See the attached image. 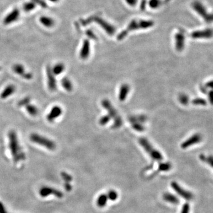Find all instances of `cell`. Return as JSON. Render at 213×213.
<instances>
[{
  "label": "cell",
  "instance_id": "3957f363",
  "mask_svg": "<svg viewBox=\"0 0 213 213\" xmlns=\"http://www.w3.org/2000/svg\"><path fill=\"white\" fill-rule=\"evenodd\" d=\"M191 7L193 10L200 16L205 23L208 24L213 23V12L207 10L205 6L199 1H194L191 4Z\"/></svg>",
  "mask_w": 213,
  "mask_h": 213
},
{
  "label": "cell",
  "instance_id": "cb8c5ba5",
  "mask_svg": "<svg viewBox=\"0 0 213 213\" xmlns=\"http://www.w3.org/2000/svg\"><path fill=\"white\" fill-rule=\"evenodd\" d=\"M65 69V65L63 63H58L52 68V72L55 75H59L63 72Z\"/></svg>",
  "mask_w": 213,
  "mask_h": 213
},
{
  "label": "cell",
  "instance_id": "7bdbcfd3",
  "mask_svg": "<svg viewBox=\"0 0 213 213\" xmlns=\"http://www.w3.org/2000/svg\"><path fill=\"white\" fill-rule=\"evenodd\" d=\"M205 87L207 88L213 90V80H211L205 84Z\"/></svg>",
  "mask_w": 213,
  "mask_h": 213
},
{
  "label": "cell",
  "instance_id": "52a82bcc",
  "mask_svg": "<svg viewBox=\"0 0 213 213\" xmlns=\"http://www.w3.org/2000/svg\"><path fill=\"white\" fill-rule=\"evenodd\" d=\"M102 105L108 112V116L110 118L114 120V123L112 126V128H118L122 126L123 121L120 116L118 115L117 111L113 107L111 103L107 100H104L102 101Z\"/></svg>",
  "mask_w": 213,
  "mask_h": 213
},
{
  "label": "cell",
  "instance_id": "bcb514c9",
  "mask_svg": "<svg viewBox=\"0 0 213 213\" xmlns=\"http://www.w3.org/2000/svg\"><path fill=\"white\" fill-rule=\"evenodd\" d=\"M49 1H50V2H58L59 0H49Z\"/></svg>",
  "mask_w": 213,
  "mask_h": 213
},
{
  "label": "cell",
  "instance_id": "5b68a950",
  "mask_svg": "<svg viewBox=\"0 0 213 213\" xmlns=\"http://www.w3.org/2000/svg\"><path fill=\"white\" fill-rule=\"evenodd\" d=\"M139 142L144 150L148 153L150 158L153 160L156 161H161L163 160L164 158L161 153L159 150L155 149L153 146L150 144V142L146 138L141 137L140 139H139Z\"/></svg>",
  "mask_w": 213,
  "mask_h": 213
},
{
  "label": "cell",
  "instance_id": "44dd1931",
  "mask_svg": "<svg viewBox=\"0 0 213 213\" xmlns=\"http://www.w3.org/2000/svg\"><path fill=\"white\" fill-rule=\"evenodd\" d=\"M61 85L63 88L68 92H71L73 89V84L71 80L67 77H64L61 80Z\"/></svg>",
  "mask_w": 213,
  "mask_h": 213
},
{
  "label": "cell",
  "instance_id": "8992f818",
  "mask_svg": "<svg viewBox=\"0 0 213 213\" xmlns=\"http://www.w3.org/2000/svg\"><path fill=\"white\" fill-rule=\"evenodd\" d=\"M30 139L33 143L41 146L48 150H54L56 148V145L54 141L40 134L32 133L30 136Z\"/></svg>",
  "mask_w": 213,
  "mask_h": 213
},
{
  "label": "cell",
  "instance_id": "4dcf8cb0",
  "mask_svg": "<svg viewBox=\"0 0 213 213\" xmlns=\"http://www.w3.org/2000/svg\"><path fill=\"white\" fill-rule=\"evenodd\" d=\"M178 100L179 102L183 105H187L189 103V98L186 94H181L179 95Z\"/></svg>",
  "mask_w": 213,
  "mask_h": 213
},
{
  "label": "cell",
  "instance_id": "603a6c76",
  "mask_svg": "<svg viewBox=\"0 0 213 213\" xmlns=\"http://www.w3.org/2000/svg\"><path fill=\"white\" fill-rule=\"evenodd\" d=\"M108 199L106 194H101L97 199V205L100 208H103L107 205Z\"/></svg>",
  "mask_w": 213,
  "mask_h": 213
},
{
  "label": "cell",
  "instance_id": "ab89813d",
  "mask_svg": "<svg viewBox=\"0 0 213 213\" xmlns=\"http://www.w3.org/2000/svg\"><path fill=\"white\" fill-rule=\"evenodd\" d=\"M208 101L210 103L213 105V90H210L208 93Z\"/></svg>",
  "mask_w": 213,
  "mask_h": 213
},
{
  "label": "cell",
  "instance_id": "ffe728a7",
  "mask_svg": "<svg viewBox=\"0 0 213 213\" xmlns=\"http://www.w3.org/2000/svg\"><path fill=\"white\" fill-rule=\"evenodd\" d=\"M40 22L43 26H44L46 27L50 28L54 26L55 22V20L48 16H41L39 18Z\"/></svg>",
  "mask_w": 213,
  "mask_h": 213
},
{
  "label": "cell",
  "instance_id": "f6af8a7d",
  "mask_svg": "<svg viewBox=\"0 0 213 213\" xmlns=\"http://www.w3.org/2000/svg\"><path fill=\"white\" fill-rule=\"evenodd\" d=\"M0 213H8L5 207L3 205V204L2 203L0 202Z\"/></svg>",
  "mask_w": 213,
  "mask_h": 213
},
{
  "label": "cell",
  "instance_id": "e0dca14e",
  "mask_svg": "<svg viewBox=\"0 0 213 213\" xmlns=\"http://www.w3.org/2000/svg\"><path fill=\"white\" fill-rule=\"evenodd\" d=\"M16 91V87L13 85L10 84L8 85V86L6 87L2 91L1 94L0 95V97L1 99H6L11 95L13 94Z\"/></svg>",
  "mask_w": 213,
  "mask_h": 213
},
{
  "label": "cell",
  "instance_id": "5bb4252c",
  "mask_svg": "<svg viewBox=\"0 0 213 213\" xmlns=\"http://www.w3.org/2000/svg\"><path fill=\"white\" fill-rule=\"evenodd\" d=\"M20 16V11L18 8L13 9L6 16L3 20L4 25H10L17 22Z\"/></svg>",
  "mask_w": 213,
  "mask_h": 213
},
{
  "label": "cell",
  "instance_id": "f1b7e54d",
  "mask_svg": "<svg viewBox=\"0 0 213 213\" xmlns=\"http://www.w3.org/2000/svg\"><path fill=\"white\" fill-rule=\"evenodd\" d=\"M107 196V198L108 199L114 201H116L118 198V193L115 190L111 189L108 192Z\"/></svg>",
  "mask_w": 213,
  "mask_h": 213
},
{
  "label": "cell",
  "instance_id": "277c9868",
  "mask_svg": "<svg viewBox=\"0 0 213 213\" xmlns=\"http://www.w3.org/2000/svg\"><path fill=\"white\" fill-rule=\"evenodd\" d=\"M81 22L83 26H87L92 22H95L100 26L103 28V30H104L110 36L114 35L116 32L114 27L99 16H91L85 20H82Z\"/></svg>",
  "mask_w": 213,
  "mask_h": 213
},
{
  "label": "cell",
  "instance_id": "30bf717a",
  "mask_svg": "<svg viewBox=\"0 0 213 213\" xmlns=\"http://www.w3.org/2000/svg\"><path fill=\"white\" fill-rule=\"evenodd\" d=\"M46 75L48 88L50 91L55 92L57 89V83L55 75L53 74L52 68L49 65H48L46 66Z\"/></svg>",
  "mask_w": 213,
  "mask_h": 213
},
{
  "label": "cell",
  "instance_id": "7c38bea8",
  "mask_svg": "<svg viewBox=\"0 0 213 213\" xmlns=\"http://www.w3.org/2000/svg\"><path fill=\"white\" fill-rule=\"evenodd\" d=\"M185 35L184 32L179 30L175 35V49L178 52H181L183 50L185 45Z\"/></svg>",
  "mask_w": 213,
  "mask_h": 213
},
{
  "label": "cell",
  "instance_id": "7a4b0ae2",
  "mask_svg": "<svg viewBox=\"0 0 213 213\" xmlns=\"http://www.w3.org/2000/svg\"><path fill=\"white\" fill-rule=\"evenodd\" d=\"M154 26V22L152 20H133L127 26L126 29L121 32L117 36V40L124 39L130 32L140 29H148Z\"/></svg>",
  "mask_w": 213,
  "mask_h": 213
},
{
  "label": "cell",
  "instance_id": "f546056e",
  "mask_svg": "<svg viewBox=\"0 0 213 213\" xmlns=\"http://www.w3.org/2000/svg\"><path fill=\"white\" fill-rule=\"evenodd\" d=\"M192 103L193 105H201V106H205L207 105V102L205 99L202 98H197L194 99L192 101Z\"/></svg>",
  "mask_w": 213,
  "mask_h": 213
},
{
  "label": "cell",
  "instance_id": "8fae6325",
  "mask_svg": "<svg viewBox=\"0 0 213 213\" xmlns=\"http://www.w3.org/2000/svg\"><path fill=\"white\" fill-rule=\"evenodd\" d=\"M203 140V137L201 134L199 133H195L190 136L185 141L183 142L181 145L182 149H186L189 148V147L195 145L199 143Z\"/></svg>",
  "mask_w": 213,
  "mask_h": 213
},
{
  "label": "cell",
  "instance_id": "8d00e7d4",
  "mask_svg": "<svg viewBox=\"0 0 213 213\" xmlns=\"http://www.w3.org/2000/svg\"><path fill=\"white\" fill-rule=\"evenodd\" d=\"M33 1L36 6L38 5L42 8H46L47 7V3L45 0H32Z\"/></svg>",
  "mask_w": 213,
  "mask_h": 213
},
{
  "label": "cell",
  "instance_id": "484cf974",
  "mask_svg": "<svg viewBox=\"0 0 213 213\" xmlns=\"http://www.w3.org/2000/svg\"><path fill=\"white\" fill-rule=\"evenodd\" d=\"M36 7V4L33 1L26 2L23 5V10L25 12L29 13L34 10Z\"/></svg>",
  "mask_w": 213,
  "mask_h": 213
},
{
  "label": "cell",
  "instance_id": "836d02e7",
  "mask_svg": "<svg viewBox=\"0 0 213 213\" xmlns=\"http://www.w3.org/2000/svg\"><path fill=\"white\" fill-rule=\"evenodd\" d=\"M132 127L134 128V130H136V131L138 132H143L144 130V127L140 123H137V122H134V123H132Z\"/></svg>",
  "mask_w": 213,
  "mask_h": 213
},
{
  "label": "cell",
  "instance_id": "f35d334b",
  "mask_svg": "<svg viewBox=\"0 0 213 213\" xmlns=\"http://www.w3.org/2000/svg\"><path fill=\"white\" fill-rule=\"evenodd\" d=\"M125 1L128 6L132 7L135 6L137 4L138 1V0H125Z\"/></svg>",
  "mask_w": 213,
  "mask_h": 213
},
{
  "label": "cell",
  "instance_id": "d590c367",
  "mask_svg": "<svg viewBox=\"0 0 213 213\" xmlns=\"http://www.w3.org/2000/svg\"><path fill=\"white\" fill-rule=\"evenodd\" d=\"M61 176L63 178V180L65 181V182H71L72 181V177L71 175L63 172L61 173Z\"/></svg>",
  "mask_w": 213,
  "mask_h": 213
},
{
  "label": "cell",
  "instance_id": "83f0119b",
  "mask_svg": "<svg viewBox=\"0 0 213 213\" xmlns=\"http://www.w3.org/2000/svg\"><path fill=\"white\" fill-rule=\"evenodd\" d=\"M172 168V165L169 162L160 163L158 166V170L162 172H168Z\"/></svg>",
  "mask_w": 213,
  "mask_h": 213
},
{
  "label": "cell",
  "instance_id": "b9f144b4",
  "mask_svg": "<svg viewBox=\"0 0 213 213\" xmlns=\"http://www.w3.org/2000/svg\"><path fill=\"white\" fill-rule=\"evenodd\" d=\"M86 34H87V35L88 36V37H89V38H91V39H92L93 40L97 39V37L95 36V35L94 34L93 32H91V31L88 30L87 33H86Z\"/></svg>",
  "mask_w": 213,
  "mask_h": 213
},
{
  "label": "cell",
  "instance_id": "9a60e30c",
  "mask_svg": "<svg viewBox=\"0 0 213 213\" xmlns=\"http://www.w3.org/2000/svg\"><path fill=\"white\" fill-rule=\"evenodd\" d=\"M62 109L61 107L55 105L52 108L50 112L48 113L46 116L47 121L50 123H52L62 114Z\"/></svg>",
  "mask_w": 213,
  "mask_h": 213
},
{
  "label": "cell",
  "instance_id": "4fadbf2b",
  "mask_svg": "<svg viewBox=\"0 0 213 213\" xmlns=\"http://www.w3.org/2000/svg\"><path fill=\"white\" fill-rule=\"evenodd\" d=\"M39 193L40 196L42 197H46L50 195H53L56 197L61 198L63 197V193L60 191L49 187H44L41 188L40 190Z\"/></svg>",
  "mask_w": 213,
  "mask_h": 213
},
{
  "label": "cell",
  "instance_id": "ac0fdd59",
  "mask_svg": "<svg viewBox=\"0 0 213 213\" xmlns=\"http://www.w3.org/2000/svg\"><path fill=\"white\" fill-rule=\"evenodd\" d=\"M130 86L127 84H124L121 86L118 94V98L120 101H124L126 99L127 97L130 92Z\"/></svg>",
  "mask_w": 213,
  "mask_h": 213
},
{
  "label": "cell",
  "instance_id": "4316f807",
  "mask_svg": "<svg viewBox=\"0 0 213 213\" xmlns=\"http://www.w3.org/2000/svg\"><path fill=\"white\" fill-rule=\"evenodd\" d=\"M199 158L201 161L203 162H205L208 165L210 166L212 168H213V155H208L205 156L204 155H200Z\"/></svg>",
  "mask_w": 213,
  "mask_h": 213
},
{
  "label": "cell",
  "instance_id": "1f68e13d",
  "mask_svg": "<svg viewBox=\"0 0 213 213\" xmlns=\"http://www.w3.org/2000/svg\"><path fill=\"white\" fill-rule=\"evenodd\" d=\"M30 101H31V98L29 97H24L23 99H22L21 100H20L18 102L17 105L19 107H24V106L26 107L28 104H30Z\"/></svg>",
  "mask_w": 213,
  "mask_h": 213
},
{
  "label": "cell",
  "instance_id": "7dc6e473",
  "mask_svg": "<svg viewBox=\"0 0 213 213\" xmlns=\"http://www.w3.org/2000/svg\"><path fill=\"white\" fill-rule=\"evenodd\" d=\"M170 1V0H166V1L168 2V1Z\"/></svg>",
  "mask_w": 213,
  "mask_h": 213
},
{
  "label": "cell",
  "instance_id": "d6986e66",
  "mask_svg": "<svg viewBox=\"0 0 213 213\" xmlns=\"http://www.w3.org/2000/svg\"><path fill=\"white\" fill-rule=\"evenodd\" d=\"M164 199L171 204L178 205L179 203V199L176 196H175L173 194L169 193V192H166L163 195Z\"/></svg>",
  "mask_w": 213,
  "mask_h": 213
},
{
  "label": "cell",
  "instance_id": "ee69618b",
  "mask_svg": "<svg viewBox=\"0 0 213 213\" xmlns=\"http://www.w3.org/2000/svg\"><path fill=\"white\" fill-rule=\"evenodd\" d=\"M64 187L66 189V191H67L68 192L71 191L72 189V185L70 184L69 182H65V185H64Z\"/></svg>",
  "mask_w": 213,
  "mask_h": 213
},
{
  "label": "cell",
  "instance_id": "ba28073f",
  "mask_svg": "<svg viewBox=\"0 0 213 213\" xmlns=\"http://www.w3.org/2000/svg\"><path fill=\"white\" fill-rule=\"evenodd\" d=\"M171 185L172 189L184 199L187 201H191L194 198V195L191 192L182 188L176 182H172Z\"/></svg>",
  "mask_w": 213,
  "mask_h": 213
},
{
  "label": "cell",
  "instance_id": "c3c4849f",
  "mask_svg": "<svg viewBox=\"0 0 213 213\" xmlns=\"http://www.w3.org/2000/svg\"><path fill=\"white\" fill-rule=\"evenodd\" d=\"M0 69H1V68H0Z\"/></svg>",
  "mask_w": 213,
  "mask_h": 213
},
{
  "label": "cell",
  "instance_id": "2e32d148",
  "mask_svg": "<svg viewBox=\"0 0 213 213\" xmlns=\"http://www.w3.org/2000/svg\"><path fill=\"white\" fill-rule=\"evenodd\" d=\"M90 53V43L88 40H84L81 47L79 56L81 59L85 60L88 59Z\"/></svg>",
  "mask_w": 213,
  "mask_h": 213
},
{
  "label": "cell",
  "instance_id": "9c48e42d",
  "mask_svg": "<svg viewBox=\"0 0 213 213\" xmlns=\"http://www.w3.org/2000/svg\"><path fill=\"white\" fill-rule=\"evenodd\" d=\"M191 37L193 39H210L213 37V29L207 28L192 32Z\"/></svg>",
  "mask_w": 213,
  "mask_h": 213
},
{
  "label": "cell",
  "instance_id": "60d3db41",
  "mask_svg": "<svg viewBox=\"0 0 213 213\" xmlns=\"http://www.w3.org/2000/svg\"><path fill=\"white\" fill-rule=\"evenodd\" d=\"M24 79H27V80H30L33 78V75L30 72H26L25 74L23 76Z\"/></svg>",
  "mask_w": 213,
  "mask_h": 213
},
{
  "label": "cell",
  "instance_id": "d6a6232c",
  "mask_svg": "<svg viewBox=\"0 0 213 213\" xmlns=\"http://www.w3.org/2000/svg\"><path fill=\"white\" fill-rule=\"evenodd\" d=\"M161 4L160 0H150L149 2L150 8L153 9L159 8L161 6Z\"/></svg>",
  "mask_w": 213,
  "mask_h": 213
},
{
  "label": "cell",
  "instance_id": "74e56055",
  "mask_svg": "<svg viewBox=\"0 0 213 213\" xmlns=\"http://www.w3.org/2000/svg\"><path fill=\"white\" fill-rule=\"evenodd\" d=\"M190 205L188 203H185L182 207L181 211L180 213H189Z\"/></svg>",
  "mask_w": 213,
  "mask_h": 213
},
{
  "label": "cell",
  "instance_id": "e575fe53",
  "mask_svg": "<svg viewBox=\"0 0 213 213\" xmlns=\"http://www.w3.org/2000/svg\"><path fill=\"white\" fill-rule=\"evenodd\" d=\"M110 117L108 115L104 116H103L101 118H100V120L99 121V123H100V124L101 125L104 126V125L107 124L110 121Z\"/></svg>",
  "mask_w": 213,
  "mask_h": 213
},
{
  "label": "cell",
  "instance_id": "6da1fadb",
  "mask_svg": "<svg viewBox=\"0 0 213 213\" xmlns=\"http://www.w3.org/2000/svg\"><path fill=\"white\" fill-rule=\"evenodd\" d=\"M9 149L15 162H18L25 159L26 156L23 150L20 146L16 131L10 130L8 133Z\"/></svg>",
  "mask_w": 213,
  "mask_h": 213
},
{
  "label": "cell",
  "instance_id": "7402d4cb",
  "mask_svg": "<svg viewBox=\"0 0 213 213\" xmlns=\"http://www.w3.org/2000/svg\"><path fill=\"white\" fill-rule=\"evenodd\" d=\"M12 69H13V71H14V73H16V74H17L20 76H21L22 77H23V76L26 72V69L24 68V66L20 63L14 64L13 66Z\"/></svg>",
  "mask_w": 213,
  "mask_h": 213
},
{
  "label": "cell",
  "instance_id": "d4e9b609",
  "mask_svg": "<svg viewBox=\"0 0 213 213\" xmlns=\"http://www.w3.org/2000/svg\"><path fill=\"white\" fill-rule=\"evenodd\" d=\"M26 109L27 111V112L32 116L35 117L38 115L39 114V110L38 108L34 105H32L31 104H28L26 106Z\"/></svg>",
  "mask_w": 213,
  "mask_h": 213
}]
</instances>
